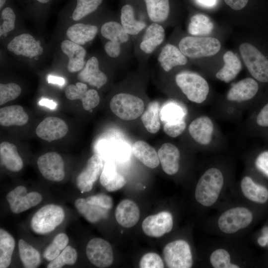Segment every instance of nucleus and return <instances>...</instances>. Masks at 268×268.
I'll return each instance as SVG.
<instances>
[{
  "label": "nucleus",
  "mask_w": 268,
  "mask_h": 268,
  "mask_svg": "<svg viewBox=\"0 0 268 268\" xmlns=\"http://www.w3.org/2000/svg\"><path fill=\"white\" fill-rule=\"evenodd\" d=\"M110 108L119 118L130 121L141 115L144 109V104L139 97L122 93L112 97L110 102Z\"/></svg>",
  "instance_id": "nucleus-7"
},
{
  "label": "nucleus",
  "mask_w": 268,
  "mask_h": 268,
  "mask_svg": "<svg viewBox=\"0 0 268 268\" xmlns=\"http://www.w3.org/2000/svg\"><path fill=\"white\" fill-rule=\"evenodd\" d=\"M140 268H163L164 263L161 257L154 253H148L144 255L139 262Z\"/></svg>",
  "instance_id": "nucleus-48"
},
{
  "label": "nucleus",
  "mask_w": 268,
  "mask_h": 268,
  "mask_svg": "<svg viewBox=\"0 0 268 268\" xmlns=\"http://www.w3.org/2000/svg\"><path fill=\"white\" fill-rule=\"evenodd\" d=\"M19 254L21 261L24 268H36L41 263L39 252L32 245L23 239L18 242Z\"/></svg>",
  "instance_id": "nucleus-35"
},
{
  "label": "nucleus",
  "mask_w": 268,
  "mask_h": 268,
  "mask_svg": "<svg viewBox=\"0 0 268 268\" xmlns=\"http://www.w3.org/2000/svg\"><path fill=\"white\" fill-rule=\"evenodd\" d=\"M6 0H0V8L1 9Z\"/></svg>",
  "instance_id": "nucleus-56"
},
{
  "label": "nucleus",
  "mask_w": 268,
  "mask_h": 268,
  "mask_svg": "<svg viewBox=\"0 0 268 268\" xmlns=\"http://www.w3.org/2000/svg\"><path fill=\"white\" fill-rule=\"evenodd\" d=\"M39 2L42 3H46L48 2L50 0H37Z\"/></svg>",
  "instance_id": "nucleus-58"
},
{
  "label": "nucleus",
  "mask_w": 268,
  "mask_h": 268,
  "mask_svg": "<svg viewBox=\"0 0 268 268\" xmlns=\"http://www.w3.org/2000/svg\"><path fill=\"white\" fill-rule=\"evenodd\" d=\"M99 179L101 185L110 192L121 189L126 183L125 178L119 172L115 162L112 160L105 163Z\"/></svg>",
  "instance_id": "nucleus-23"
},
{
  "label": "nucleus",
  "mask_w": 268,
  "mask_h": 268,
  "mask_svg": "<svg viewBox=\"0 0 268 268\" xmlns=\"http://www.w3.org/2000/svg\"><path fill=\"white\" fill-rule=\"evenodd\" d=\"M15 242L12 236L0 229V268H6L10 264Z\"/></svg>",
  "instance_id": "nucleus-37"
},
{
  "label": "nucleus",
  "mask_w": 268,
  "mask_h": 268,
  "mask_svg": "<svg viewBox=\"0 0 268 268\" xmlns=\"http://www.w3.org/2000/svg\"><path fill=\"white\" fill-rule=\"evenodd\" d=\"M258 245L262 247L268 248V226L264 227L262 230V234L257 239Z\"/></svg>",
  "instance_id": "nucleus-52"
},
{
  "label": "nucleus",
  "mask_w": 268,
  "mask_h": 268,
  "mask_svg": "<svg viewBox=\"0 0 268 268\" xmlns=\"http://www.w3.org/2000/svg\"><path fill=\"white\" fill-rule=\"evenodd\" d=\"M164 38L163 27L157 23H153L146 28L140 48L145 53L150 54L162 43Z\"/></svg>",
  "instance_id": "nucleus-28"
},
{
  "label": "nucleus",
  "mask_w": 268,
  "mask_h": 268,
  "mask_svg": "<svg viewBox=\"0 0 268 268\" xmlns=\"http://www.w3.org/2000/svg\"><path fill=\"white\" fill-rule=\"evenodd\" d=\"M69 239L64 233L57 234L52 243L46 248L43 253V257L47 261H52L56 259L67 246Z\"/></svg>",
  "instance_id": "nucleus-42"
},
{
  "label": "nucleus",
  "mask_w": 268,
  "mask_h": 268,
  "mask_svg": "<svg viewBox=\"0 0 268 268\" xmlns=\"http://www.w3.org/2000/svg\"><path fill=\"white\" fill-rule=\"evenodd\" d=\"M65 216L64 210L61 206L48 204L41 207L34 214L30 221V226L36 234H47L63 222Z\"/></svg>",
  "instance_id": "nucleus-3"
},
{
  "label": "nucleus",
  "mask_w": 268,
  "mask_h": 268,
  "mask_svg": "<svg viewBox=\"0 0 268 268\" xmlns=\"http://www.w3.org/2000/svg\"><path fill=\"white\" fill-rule=\"evenodd\" d=\"M37 166L42 175L47 180L60 182L65 175L64 162L61 156L56 152H49L37 159Z\"/></svg>",
  "instance_id": "nucleus-11"
},
{
  "label": "nucleus",
  "mask_w": 268,
  "mask_h": 268,
  "mask_svg": "<svg viewBox=\"0 0 268 268\" xmlns=\"http://www.w3.org/2000/svg\"><path fill=\"white\" fill-rule=\"evenodd\" d=\"M68 131V126L64 120L56 117H48L37 126L36 134L40 138L51 142L62 138Z\"/></svg>",
  "instance_id": "nucleus-18"
},
{
  "label": "nucleus",
  "mask_w": 268,
  "mask_h": 268,
  "mask_svg": "<svg viewBox=\"0 0 268 268\" xmlns=\"http://www.w3.org/2000/svg\"><path fill=\"white\" fill-rule=\"evenodd\" d=\"M185 112L180 105L173 102L165 104L160 110V120L171 123L185 120Z\"/></svg>",
  "instance_id": "nucleus-41"
},
{
  "label": "nucleus",
  "mask_w": 268,
  "mask_h": 268,
  "mask_svg": "<svg viewBox=\"0 0 268 268\" xmlns=\"http://www.w3.org/2000/svg\"><path fill=\"white\" fill-rule=\"evenodd\" d=\"M77 78L82 82L87 83L98 89L107 81V77L100 70L98 61L95 57L87 61L84 67L78 73Z\"/></svg>",
  "instance_id": "nucleus-19"
},
{
  "label": "nucleus",
  "mask_w": 268,
  "mask_h": 268,
  "mask_svg": "<svg viewBox=\"0 0 268 268\" xmlns=\"http://www.w3.org/2000/svg\"><path fill=\"white\" fill-rule=\"evenodd\" d=\"M121 21L125 30L130 35L137 34L146 26L143 22L135 19L133 7L128 4L121 9Z\"/></svg>",
  "instance_id": "nucleus-34"
},
{
  "label": "nucleus",
  "mask_w": 268,
  "mask_h": 268,
  "mask_svg": "<svg viewBox=\"0 0 268 268\" xmlns=\"http://www.w3.org/2000/svg\"><path fill=\"white\" fill-rule=\"evenodd\" d=\"M7 49L16 55L32 58L41 55L43 49L40 40L30 34L24 33L15 37L7 46Z\"/></svg>",
  "instance_id": "nucleus-15"
},
{
  "label": "nucleus",
  "mask_w": 268,
  "mask_h": 268,
  "mask_svg": "<svg viewBox=\"0 0 268 268\" xmlns=\"http://www.w3.org/2000/svg\"><path fill=\"white\" fill-rule=\"evenodd\" d=\"M21 92V88L15 83L0 84V105L17 98Z\"/></svg>",
  "instance_id": "nucleus-46"
},
{
  "label": "nucleus",
  "mask_w": 268,
  "mask_h": 268,
  "mask_svg": "<svg viewBox=\"0 0 268 268\" xmlns=\"http://www.w3.org/2000/svg\"><path fill=\"white\" fill-rule=\"evenodd\" d=\"M224 183L223 172L217 167L207 169L196 185L195 197L201 205L210 207L218 200Z\"/></svg>",
  "instance_id": "nucleus-1"
},
{
  "label": "nucleus",
  "mask_w": 268,
  "mask_h": 268,
  "mask_svg": "<svg viewBox=\"0 0 268 268\" xmlns=\"http://www.w3.org/2000/svg\"><path fill=\"white\" fill-rule=\"evenodd\" d=\"M213 29V23L210 19L203 14H196L190 19L188 31L195 36H204L209 34Z\"/></svg>",
  "instance_id": "nucleus-39"
},
{
  "label": "nucleus",
  "mask_w": 268,
  "mask_h": 268,
  "mask_svg": "<svg viewBox=\"0 0 268 268\" xmlns=\"http://www.w3.org/2000/svg\"><path fill=\"white\" fill-rule=\"evenodd\" d=\"M103 0H76V5L72 14V19L78 21L95 11Z\"/></svg>",
  "instance_id": "nucleus-45"
},
{
  "label": "nucleus",
  "mask_w": 268,
  "mask_h": 268,
  "mask_svg": "<svg viewBox=\"0 0 268 268\" xmlns=\"http://www.w3.org/2000/svg\"><path fill=\"white\" fill-rule=\"evenodd\" d=\"M240 187L244 196L251 201L265 204L268 201V188L250 176H245L242 179Z\"/></svg>",
  "instance_id": "nucleus-21"
},
{
  "label": "nucleus",
  "mask_w": 268,
  "mask_h": 268,
  "mask_svg": "<svg viewBox=\"0 0 268 268\" xmlns=\"http://www.w3.org/2000/svg\"><path fill=\"white\" fill-rule=\"evenodd\" d=\"M259 89L258 81L254 78H245L233 84L226 94V99L237 103L250 101L256 97Z\"/></svg>",
  "instance_id": "nucleus-16"
},
{
  "label": "nucleus",
  "mask_w": 268,
  "mask_h": 268,
  "mask_svg": "<svg viewBox=\"0 0 268 268\" xmlns=\"http://www.w3.org/2000/svg\"><path fill=\"white\" fill-rule=\"evenodd\" d=\"M163 256L168 268H190L193 266L190 246L184 240H176L168 243L163 248Z\"/></svg>",
  "instance_id": "nucleus-8"
},
{
  "label": "nucleus",
  "mask_w": 268,
  "mask_h": 268,
  "mask_svg": "<svg viewBox=\"0 0 268 268\" xmlns=\"http://www.w3.org/2000/svg\"><path fill=\"white\" fill-rule=\"evenodd\" d=\"M186 128L185 120H183L176 122L164 124L163 131L168 136L176 137L181 134Z\"/></svg>",
  "instance_id": "nucleus-50"
},
{
  "label": "nucleus",
  "mask_w": 268,
  "mask_h": 268,
  "mask_svg": "<svg viewBox=\"0 0 268 268\" xmlns=\"http://www.w3.org/2000/svg\"><path fill=\"white\" fill-rule=\"evenodd\" d=\"M160 106L158 102H152L149 104L141 115V121L146 130L155 134L160 129Z\"/></svg>",
  "instance_id": "nucleus-36"
},
{
  "label": "nucleus",
  "mask_w": 268,
  "mask_h": 268,
  "mask_svg": "<svg viewBox=\"0 0 268 268\" xmlns=\"http://www.w3.org/2000/svg\"><path fill=\"white\" fill-rule=\"evenodd\" d=\"M210 265L214 268H239L240 267L231 261L229 253L220 248L213 251L209 257Z\"/></svg>",
  "instance_id": "nucleus-43"
},
{
  "label": "nucleus",
  "mask_w": 268,
  "mask_h": 268,
  "mask_svg": "<svg viewBox=\"0 0 268 268\" xmlns=\"http://www.w3.org/2000/svg\"><path fill=\"white\" fill-rule=\"evenodd\" d=\"M61 48L63 52L68 57L67 69L69 72H76L83 68L86 51L81 45L66 40L62 42Z\"/></svg>",
  "instance_id": "nucleus-22"
},
{
  "label": "nucleus",
  "mask_w": 268,
  "mask_h": 268,
  "mask_svg": "<svg viewBox=\"0 0 268 268\" xmlns=\"http://www.w3.org/2000/svg\"><path fill=\"white\" fill-rule=\"evenodd\" d=\"M251 127L257 135L262 136L268 131V99L257 105L251 119Z\"/></svg>",
  "instance_id": "nucleus-33"
},
{
  "label": "nucleus",
  "mask_w": 268,
  "mask_h": 268,
  "mask_svg": "<svg viewBox=\"0 0 268 268\" xmlns=\"http://www.w3.org/2000/svg\"><path fill=\"white\" fill-rule=\"evenodd\" d=\"M48 82L49 83L58 84L63 86L65 83V80L64 78L53 75H49L47 78Z\"/></svg>",
  "instance_id": "nucleus-54"
},
{
  "label": "nucleus",
  "mask_w": 268,
  "mask_h": 268,
  "mask_svg": "<svg viewBox=\"0 0 268 268\" xmlns=\"http://www.w3.org/2000/svg\"><path fill=\"white\" fill-rule=\"evenodd\" d=\"M3 23L0 26V36L5 35L14 28L16 16L12 9L10 7L4 8L1 12Z\"/></svg>",
  "instance_id": "nucleus-47"
},
{
  "label": "nucleus",
  "mask_w": 268,
  "mask_h": 268,
  "mask_svg": "<svg viewBox=\"0 0 268 268\" xmlns=\"http://www.w3.org/2000/svg\"><path fill=\"white\" fill-rule=\"evenodd\" d=\"M188 131L197 143L202 146H208L213 140L215 126L211 118L206 115H201L192 121Z\"/></svg>",
  "instance_id": "nucleus-14"
},
{
  "label": "nucleus",
  "mask_w": 268,
  "mask_h": 268,
  "mask_svg": "<svg viewBox=\"0 0 268 268\" xmlns=\"http://www.w3.org/2000/svg\"><path fill=\"white\" fill-rule=\"evenodd\" d=\"M77 259L76 250L71 246H67L61 254L47 266V268H61L65 265H73Z\"/></svg>",
  "instance_id": "nucleus-44"
},
{
  "label": "nucleus",
  "mask_w": 268,
  "mask_h": 268,
  "mask_svg": "<svg viewBox=\"0 0 268 268\" xmlns=\"http://www.w3.org/2000/svg\"><path fill=\"white\" fill-rule=\"evenodd\" d=\"M134 156L141 163L150 168H155L160 161L155 149L145 141H135L132 148Z\"/></svg>",
  "instance_id": "nucleus-32"
},
{
  "label": "nucleus",
  "mask_w": 268,
  "mask_h": 268,
  "mask_svg": "<svg viewBox=\"0 0 268 268\" xmlns=\"http://www.w3.org/2000/svg\"><path fill=\"white\" fill-rule=\"evenodd\" d=\"M28 120V115L21 106L15 105L0 109V124L2 126H23Z\"/></svg>",
  "instance_id": "nucleus-27"
},
{
  "label": "nucleus",
  "mask_w": 268,
  "mask_h": 268,
  "mask_svg": "<svg viewBox=\"0 0 268 268\" xmlns=\"http://www.w3.org/2000/svg\"><path fill=\"white\" fill-rule=\"evenodd\" d=\"M103 167V159L99 154H93L88 159L85 168L76 179L77 187L81 193L92 189L94 184L100 178Z\"/></svg>",
  "instance_id": "nucleus-12"
},
{
  "label": "nucleus",
  "mask_w": 268,
  "mask_h": 268,
  "mask_svg": "<svg viewBox=\"0 0 268 268\" xmlns=\"http://www.w3.org/2000/svg\"><path fill=\"white\" fill-rule=\"evenodd\" d=\"M199 3L206 7L213 6L217 2V0H198Z\"/></svg>",
  "instance_id": "nucleus-55"
},
{
  "label": "nucleus",
  "mask_w": 268,
  "mask_h": 268,
  "mask_svg": "<svg viewBox=\"0 0 268 268\" xmlns=\"http://www.w3.org/2000/svg\"><path fill=\"white\" fill-rule=\"evenodd\" d=\"M262 136L268 140V131L264 133Z\"/></svg>",
  "instance_id": "nucleus-57"
},
{
  "label": "nucleus",
  "mask_w": 268,
  "mask_h": 268,
  "mask_svg": "<svg viewBox=\"0 0 268 268\" xmlns=\"http://www.w3.org/2000/svg\"><path fill=\"white\" fill-rule=\"evenodd\" d=\"M157 153L165 173L172 175L178 172L180 152L176 146L171 143H165L161 146Z\"/></svg>",
  "instance_id": "nucleus-20"
},
{
  "label": "nucleus",
  "mask_w": 268,
  "mask_h": 268,
  "mask_svg": "<svg viewBox=\"0 0 268 268\" xmlns=\"http://www.w3.org/2000/svg\"><path fill=\"white\" fill-rule=\"evenodd\" d=\"M140 216L139 209L135 202L130 200H124L117 205L115 217L117 222L122 226L130 228L138 222Z\"/></svg>",
  "instance_id": "nucleus-24"
},
{
  "label": "nucleus",
  "mask_w": 268,
  "mask_h": 268,
  "mask_svg": "<svg viewBox=\"0 0 268 268\" xmlns=\"http://www.w3.org/2000/svg\"><path fill=\"white\" fill-rule=\"evenodd\" d=\"M98 31L96 26L91 24L76 23L67 29L66 35L69 40L80 45L92 40Z\"/></svg>",
  "instance_id": "nucleus-29"
},
{
  "label": "nucleus",
  "mask_w": 268,
  "mask_h": 268,
  "mask_svg": "<svg viewBox=\"0 0 268 268\" xmlns=\"http://www.w3.org/2000/svg\"><path fill=\"white\" fill-rule=\"evenodd\" d=\"M67 98L70 100H80L83 109L90 112L92 109L97 106L100 102V97L94 89H87V85L83 82H77L75 85L67 86L65 91Z\"/></svg>",
  "instance_id": "nucleus-17"
},
{
  "label": "nucleus",
  "mask_w": 268,
  "mask_h": 268,
  "mask_svg": "<svg viewBox=\"0 0 268 268\" xmlns=\"http://www.w3.org/2000/svg\"><path fill=\"white\" fill-rule=\"evenodd\" d=\"M87 201L103 208L109 210L113 205L112 198L104 194H97L88 197L86 198Z\"/></svg>",
  "instance_id": "nucleus-49"
},
{
  "label": "nucleus",
  "mask_w": 268,
  "mask_h": 268,
  "mask_svg": "<svg viewBox=\"0 0 268 268\" xmlns=\"http://www.w3.org/2000/svg\"><path fill=\"white\" fill-rule=\"evenodd\" d=\"M224 66L216 73L217 79L225 83L235 78L242 69V64L236 55L231 51L223 56Z\"/></svg>",
  "instance_id": "nucleus-30"
},
{
  "label": "nucleus",
  "mask_w": 268,
  "mask_h": 268,
  "mask_svg": "<svg viewBox=\"0 0 268 268\" xmlns=\"http://www.w3.org/2000/svg\"><path fill=\"white\" fill-rule=\"evenodd\" d=\"M253 220L254 214L250 209L236 206L224 211L219 217L217 224L222 232L232 234L249 226Z\"/></svg>",
  "instance_id": "nucleus-6"
},
{
  "label": "nucleus",
  "mask_w": 268,
  "mask_h": 268,
  "mask_svg": "<svg viewBox=\"0 0 268 268\" xmlns=\"http://www.w3.org/2000/svg\"><path fill=\"white\" fill-rule=\"evenodd\" d=\"M74 206L87 221L92 223L106 219L109 215V210L91 204L84 198L76 199L74 201Z\"/></svg>",
  "instance_id": "nucleus-31"
},
{
  "label": "nucleus",
  "mask_w": 268,
  "mask_h": 268,
  "mask_svg": "<svg viewBox=\"0 0 268 268\" xmlns=\"http://www.w3.org/2000/svg\"><path fill=\"white\" fill-rule=\"evenodd\" d=\"M102 35L110 41L120 44L126 43L129 39L128 34L122 24L110 21L104 23L101 27Z\"/></svg>",
  "instance_id": "nucleus-40"
},
{
  "label": "nucleus",
  "mask_w": 268,
  "mask_h": 268,
  "mask_svg": "<svg viewBox=\"0 0 268 268\" xmlns=\"http://www.w3.org/2000/svg\"><path fill=\"white\" fill-rule=\"evenodd\" d=\"M0 156L2 164L7 170L17 172L22 169L23 162L14 144L7 141L0 143Z\"/></svg>",
  "instance_id": "nucleus-26"
},
{
  "label": "nucleus",
  "mask_w": 268,
  "mask_h": 268,
  "mask_svg": "<svg viewBox=\"0 0 268 268\" xmlns=\"http://www.w3.org/2000/svg\"><path fill=\"white\" fill-rule=\"evenodd\" d=\"M244 63L252 77L257 81L268 83V59L255 46L244 43L239 47Z\"/></svg>",
  "instance_id": "nucleus-4"
},
{
  "label": "nucleus",
  "mask_w": 268,
  "mask_h": 268,
  "mask_svg": "<svg viewBox=\"0 0 268 268\" xmlns=\"http://www.w3.org/2000/svg\"><path fill=\"white\" fill-rule=\"evenodd\" d=\"M121 44L108 41L104 46L105 51L106 53L112 58L118 57L121 52Z\"/></svg>",
  "instance_id": "nucleus-51"
},
{
  "label": "nucleus",
  "mask_w": 268,
  "mask_h": 268,
  "mask_svg": "<svg viewBox=\"0 0 268 268\" xmlns=\"http://www.w3.org/2000/svg\"><path fill=\"white\" fill-rule=\"evenodd\" d=\"M173 226L172 214L168 211H161L146 217L142 223L144 234L149 237L159 238L170 232Z\"/></svg>",
  "instance_id": "nucleus-13"
},
{
  "label": "nucleus",
  "mask_w": 268,
  "mask_h": 268,
  "mask_svg": "<svg viewBox=\"0 0 268 268\" xmlns=\"http://www.w3.org/2000/svg\"><path fill=\"white\" fill-rule=\"evenodd\" d=\"M86 254L89 261L95 266L104 268L113 262V253L110 243L100 238L91 239L87 244Z\"/></svg>",
  "instance_id": "nucleus-10"
},
{
  "label": "nucleus",
  "mask_w": 268,
  "mask_h": 268,
  "mask_svg": "<svg viewBox=\"0 0 268 268\" xmlns=\"http://www.w3.org/2000/svg\"><path fill=\"white\" fill-rule=\"evenodd\" d=\"M24 186H18L6 196L11 211L16 214L24 212L38 204L42 200V195L36 192L27 193Z\"/></svg>",
  "instance_id": "nucleus-9"
},
{
  "label": "nucleus",
  "mask_w": 268,
  "mask_h": 268,
  "mask_svg": "<svg viewBox=\"0 0 268 268\" xmlns=\"http://www.w3.org/2000/svg\"><path fill=\"white\" fill-rule=\"evenodd\" d=\"M38 104L40 106L47 107L51 110L55 109L57 106V104L55 101L47 98L41 99L39 101Z\"/></svg>",
  "instance_id": "nucleus-53"
},
{
  "label": "nucleus",
  "mask_w": 268,
  "mask_h": 268,
  "mask_svg": "<svg viewBox=\"0 0 268 268\" xmlns=\"http://www.w3.org/2000/svg\"><path fill=\"white\" fill-rule=\"evenodd\" d=\"M179 47L184 55L195 59L215 55L219 52L221 44L212 37L187 36L181 40Z\"/></svg>",
  "instance_id": "nucleus-5"
},
{
  "label": "nucleus",
  "mask_w": 268,
  "mask_h": 268,
  "mask_svg": "<svg viewBox=\"0 0 268 268\" xmlns=\"http://www.w3.org/2000/svg\"><path fill=\"white\" fill-rule=\"evenodd\" d=\"M175 81L190 101L201 104L206 100L209 87L207 81L200 75L189 71H182L175 76Z\"/></svg>",
  "instance_id": "nucleus-2"
},
{
  "label": "nucleus",
  "mask_w": 268,
  "mask_h": 268,
  "mask_svg": "<svg viewBox=\"0 0 268 268\" xmlns=\"http://www.w3.org/2000/svg\"><path fill=\"white\" fill-rule=\"evenodd\" d=\"M148 16L156 23L165 21L170 11L169 0H144Z\"/></svg>",
  "instance_id": "nucleus-38"
},
{
  "label": "nucleus",
  "mask_w": 268,
  "mask_h": 268,
  "mask_svg": "<svg viewBox=\"0 0 268 268\" xmlns=\"http://www.w3.org/2000/svg\"><path fill=\"white\" fill-rule=\"evenodd\" d=\"M158 60L163 69L167 72L173 67L184 65L187 62L186 56L181 50L170 44H166L162 48Z\"/></svg>",
  "instance_id": "nucleus-25"
}]
</instances>
